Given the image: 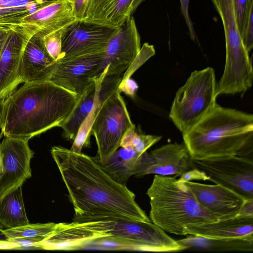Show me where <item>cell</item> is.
<instances>
[{"instance_id":"cell-1","label":"cell","mask_w":253,"mask_h":253,"mask_svg":"<svg viewBox=\"0 0 253 253\" xmlns=\"http://www.w3.org/2000/svg\"><path fill=\"white\" fill-rule=\"evenodd\" d=\"M50 152L73 206V221H151L134 194L115 181L95 157L60 146L52 147Z\"/></svg>"},{"instance_id":"cell-2","label":"cell","mask_w":253,"mask_h":253,"mask_svg":"<svg viewBox=\"0 0 253 253\" xmlns=\"http://www.w3.org/2000/svg\"><path fill=\"white\" fill-rule=\"evenodd\" d=\"M79 98L50 81L24 83L3 100L1 135L29 140L60 127Z\"/></svg>"},{"instance_id":"cell-3","label":"cell","mask_w":253,"mask_h":253,"mask_svg":"<svg viewBox=\"0 0 253 253\" xmlns=\"http://www.w3.org/2000/svg\"><path fill=\"white\" fill-rule=\"evenodd\" d=\"M192 160L240 157L253 160V116L217 103L182 134Z\"/></svg>"},{"instance_id":"cell-4","label":"cell","mask_w":253,"mask_h":253,"mask_svg":"<svg viewBox=\"0 0 253 253\" xmlns=\"http://www.w3.org/2000/svg\"><path fill=\"white\" fill-rule=\"evenodd\" d=\"M176 176L155 175L147 191L151 221L167 232L183 235L187 227L218 221Z\"/></svg>"},{"instance_id":"cell-5","label":"cell","mask_w":253,"mask_h":253,"mask_svg":"<svg viewBox=\"0 0 253 253\" xmlns=\"http://www.w3.org/2000/svg\"><path fill=\"white\" fill-rule=\"evenodd\" d=\"M214 69L207 67L192 72L176 91L169 118L182 134L192 128L216 104Z\"/></svg>"},{"instance_id":"cell-6","label":"cell","mask_w":253,"mask_h":253,"mask_svg":"<svg viewBox=\"0 0 253 253\" xmlns=\"http://www.w3.org/2000/svg\"><path fill=\"white\" fill-rule=\"evenodd\" d=\"M211 0L222 21L226 44L225 68L217 86L229 93L246 91L252 85L253 69L238 30L232 0Z\"/></svg>"},{"instance_id":"cell-7","label":"cell","mask_w":253,"mask_h":253,"mask_svg":"<svg viewBox=\"0 0 253 253\" xmlns=\"http://www.w3.org/2000/svg\"><path fill=\"white\" fill-rule=\"evenodd\" d=\"M134 127L125 102L117 90L100 104L92 126L91 133L97 146V161L106 163L120 147L125 133Z\"/></svg>"},{"instance_id":"cell-8","label":"cell","mask_w":253,"mask_h":253,"mask_svg":"<svg viewBox=\"0 0 253 253\" xmlns=\"http://www.w3.org/2000/svg\"><path fill=\"white\" fill-rule=\"evenodd\" d=\"M104 225L110 235L106 239L121 241L130 251L172 252L188 249L152 221L106 219Z\"/></svg>"},{"instance_id":"cell-9","label":"cell","mask_w":253,"mask_h":253,"mask_svg":"<svg viewBox=\"0 0 253 253\" xmlns=\"http://www.w3.org/2000/svg\"><path fill=\"white\" fill-rule=\"evenodd\" d=\"M194 169L215 184L226 187L247 200L253 199V161L240 157L192 160Z\"/></svg>"},{"instance_id":"cell-10","label":"cell","mask_w":253,"mask_h":253,"mask_svg":"<svg viewBox=\"0 0 253 253\" xmlns=\"http://www.w3.org/2000/svg\"><path fill=\"white\" fill-rule=\"evenodd\" d=\"M29 140L4 136L0 143L2 172L0 177V199L14 191L32 176L30 166L34 152Z\"/></svg>"},{"instance_id":"cell-11","label":"cell","mask_w":253,"mask_h":253,"mask_svg":"<svg viewBox=\"0 0 253 253\" xmlns=\"http://www.w3.org/2000/svg\"><path fill=\"white\" fill-rule=\"evenodd\" d=\"M104 52L57 60L48 81L79 98L95 82Z\"/></svg>"},{"instance_id":"cell-12","label":"cell","mask_w":253,"mask_h":253,"mask_svg":"<svg viewBox=\"0 0 253 253\" xmlns=\"http://www.w3.org/2000/svg\"><path fill=\"white\" fill-rule=\"evenodd\" d=\"M140 37L134 18L131 16L118 28L109 41L96 78L104 70L105 77L121 75L131 65L140 51Z\"/></svg>"},{"instance_id":"cell-13","label":"cell","mask_w":253,"mask_h":253,"mask_svg":"<svg viewBox=\"0 0 253 253\" xmlns=\"http://www.w3.org/2000/svg\"><path fill=\"white\" fill-rule=\"evenodd\" d=\"M118 28L75 21L65 29L63 34L59 59L105 51Z\"/></svg>"},{"instance_id":"cell-14","label":"cell","mask_w":253,"mask_h":253,"mask_svg":"<svg viewBox=\"0 0 253 253\" xmlns=\"http://www.w3.org/2000/svg\"><path fill=\"white\" fill-rule=\"evenodd\" d=\"M36 33L31 28L11 25L0 56V99L4 100L21 84L19 71L23 51Z\"/></svg>"},{"instance_id":"cell-15","label":"cell","mask_w":253,"mask_h":253,"mask_svg":"<svg viewBox=\"0 0 253 253\" xmlns=\"http://www.w3.org/2000/svg\"><path fill=\"white\" fill-rule=\"evenodd\" d=\"M194 169L187 148L183 143H169L141 155L137 177L155 174L180 177Z\"/></svg>"},{"instance_id":"cell-16","label":"cell","mask_w":253,"mask_h":253,"mask_svg":"<svg viewBox=\"0 0 253 253\" xmlns=\"http://www.w3.org/2000/svg\"><path fill=\"white\" fill-rule=\"evenodd\" d=\"M184 182L200 204L212 213L218 221L238 216L248 200L234 191L220 184L209 185L191 181Z\"/></svg>"},{"instance_id":"cell-17","label":"cell","mask_w":253,"mask_h":253,"mask_svg":"<svg viewBox=\"0 0 253 253\" xmlns=\"http://www.w3.org/2000/svg\"><path fill=\"white\" fill-rule=\"evenodd\" d=\"M211 241H244L253 243V216L234 218L186 227L183 235Z\"/></svg>"},{"instance_id":"cell-18","label":"cell","mask_w":253,"mask_h":253,"mask_svg":"<svg viewBox=\"0 0 253 253\" xmlns=\"http://www.w3.org/2000/svg\"><path fill=\"white\" fill-rule=\"evenodd\" d=\"M46 50L43 36L36 32L24 48L19 71L21 83L48 81L55 64Z\"/></svg>"},{"instance_id":"cell-19","label":"cell","mask_w":253,"mask_h":253,"mask_svg":"<svg viewBox=\"0 0 253 253\" xmlns=\"http://www.w3.org/2000/svg\"><path fill=\"white\" fill-rule=\"evenodd\" d=\"M71 0H58L25 17L21 25L43 37L67 27L76 21Z\"/></svg>"},{"instance_id":"cell-20","label":"cell","mask_w":253,"mask_h":253,"mask_svg":"<svg viewBox=\"0 0 253 253\" xmlns=\"http://www.w3.org/2000/svg\"><path fill=\"white\" fill-rule=\"evenodd\" d=\"M134 0H90L83 21L118 28L133 13Z\"/></svg>"},{"instance_id":"cell-21","label":"cell","mask_w":253,"mask_h":253,"mask_svg":"<svg viewBox=\"0 0 253 253\" xmlns=\"http://www.w3.org/2000/svg\"><path fill=\"white\" fill-rule=\"evenodd\" d=\"M106 71L95 79V82L81 95L73 112L68 119L60 126L63 130V135L69 140L75 139L79 127L93 108L99 97L101 83L105 77Z\"/></svg>"},{"instance_id":"cell-22","label":"cell","mask_w":253,"mask_h":253,"mask_svg":"<svg viewBox=\"0 0 253 253\" xmlns=\"http://www.w3.org/2000/svg\"><path fill=\"white\" fill-rule=\"evenodd\" d=\"M141 155L133 149L121 147L111 155L106 163L100 164L115 181L126 185L132 175L137 174Z\"/></svg>"},{"instance_id":"cell-23","label":"cell","mask_w":253,"mask_h":253,"mask_svg":"<svg viewBox=\"0 0 253 253\" xmlns=\"http://www.w3.org/2000/svg\"><path fill=\"white\" fill-rule=\"evenodd\" d=\"M58 0H0V25H21L25 17Z\"/></svg>"},{"instance_id":"cell-24","label":"cell","mask_w":253,"mask_h":253,"mask_svg":"<svg viewBox=\"0 0 253 253\" xmlns=\"http://www.w3.org/2000/svg\"><path fill=\"white\" fill-rule=\"evenodd\" d=\"M29 223L20 186L0 199V226L10 228Z\"/></svg>"},{"instance_id":"cell-25","label":"cell","mask_w":253,"mask_h":253,"mask_svg":"<svg viewBox=\"0 0 253 253\" xmlns=\"http://www.w3.org/2000/svg\"><path fill=\"white\" fill-rule=\"evenodd\" d=\"M56 224V223L53 222L35 224L29 223L13 228H1L0 229V233L8 240L33 238L43 241L52 233Z\"/></svg>"},{"instance_id":"cell-26","label":"cell","mask_w":253,"mask_h":253,"mask_svg":"<svg viewBox=\"0 0 253 253\" xmlns=\"http://www.w3.org/2000/svg\"><path fill=\"white\" fill-rule=\"evenodd\" d=\"M103 100L99 94V99L96 102L93 108L89 113L79 127L72 147L70 149L71 151L75 153H81L82 148L84 146H89L91 129L95 114L98 107Z\"/></svg>"},{"instance_id":"cell-27","label":"cell","mask_w":253,"mask_h":253,"mask_svg":"<svg viewBox=\"0 0 253 253\" xmlns=\"http://www.w3.org/2000/svg\"><path fill=\"white\" fill-rule=\"evenodd\" d=\"M232 3L238 30L242 39L251 10L253 8V0H232Z\"/></svg>"},{"instance_id":"cell-28","label":"cell","mask_w":253,"mask_h":253,"mask_svg":"<svg viewBox=\"0 0 253 253\" xmlns=\"http://www.w3.org/2000/svg\"><path fill=\"white\" fill-rule=\"evenodd\" d=\"M66 28L60 29L43 37V42L46 50L50 56L56 61L58 60L60 57L62 38Z\"/></svg>"},{"instance_id":"cell-29","label":"cell","mask_w":253,"mask_h":253,"mask_svg":"<svg viewBox=\"0 0 253 253\" xmlns=\"http://www.w3.org/2000/svg\"><path fill=\"white\" fill-rule=\"evenodd\" d=\"M161 138V136L145 134L137 132L132 141L130 148L139 154L142 155Z\"/></svg>"},{"instance_id":"cell-30","label":"cell","mask_w":253,"mask_h":253,"mask_svg":"<svg viewBox=\"0 0 253 253\" xmlns=\"http://www.w3.org/2000/svg\"><path fill=\"white\" fill-rule=\"evenodd\" d=\"M155 54V50L153 45L148 43H145L141 47L140 51L131 65L126 70V74L122 77V79L130 78L133 72L142 64L145 63L148 59Z\"/></svg>"},{"instance_id":"cell-31","label":"cell","mask_w":253,"mask_h":253,"mask_svg":"<svg viewBox=\"0 0 253 253\" xmlns=\"http://www.w3.org/2000/svg\"><path fill=\"white\" fill-rule=\"evenodd\" d=\"M242 41L247 51L249 53L253 47V8L251 10Z\"/></svg>"},{"instance_id":"cell-32","label":"cell","mask_w":253,"mask_h":253,"mask_svg":"<svg viewBox=\"0 0 253 253\" xmlns=\"http://www.w3.org/2000/svg\"><path fill=\"white\" fill-rule=\"evenodd\" d=\"M138 88L137 84L130 78H127L122 79L117 89L119 93L123 92L129 97L134 98Z\"/></svg>"},{"instance_id":"cell-33","label":"cell","mask_w":253,"mask_h":253,"mask_svg":"<svg viewBox=\"0 0 253 253\" xmlns=\"http://www.w3.org/2000/svg\"><path fill=\"white\" fill-rule=\"evenodd\" d=\"M74 16L77 21H83L90 0H71Z\"/></svg>"},{"instance_id":"cell-34","label":"cell","mask_w":253,"mask_h":253,"mask_svg":"<svg viewBox=\"0 0 253 253\" xmlns=\"http://www.w3.org/2000/svg\"><path fill=\"white\" fill-rule=\"evenodd\" d=\"M189 0H180L181 10L185 22L188 28L190 37L193 41H195L197 37L193 23L189 14Z\"/></svg>"},{"instance_id":"cell-35","label":"cell","mask_w":253,"mask_h":253,"mask_svg":"<svg viewBox=\"0 0 253 253\" xmlns=\"http://www.w3.org/2000/svg\"><path fill=\"white\" fill-rule=\"evenodd\" d=\"M238 215L253 216V199L246 201L241 208Z\"/></svg>"},{"instance_id":"cell-36","label":"cell","mask_w":253,"mask_h":253,"mask_svg":"<svg viewBox=\"0 0 253 253\" xmlns=\"http://www.w3.org/2000/svg\"><path fill=\"white\" fill-rule=\"evenodd\" d=\"M10 26L0 25V56L8 35Z\"/></svg>"},{"instance_id":"cell-37","label":"cell","mask_w":253,"mask_h":253,"mask_svg":"<svg viewBox=\"0 0 253 253\" xmlns=\"http://www.w3.org/2000/svg\"><path fill=\"white\" fill-rule=\"evenodd\" d=\"M0 250H21V247L13 241L0 240Z\"/></svg>"},{"instance_id":"cell-38","label":"cell","mask_w":253,"mask_h":253,"mask_svg":"<svg viewBox=\"0 0 253 253\" xmlns=\"http://www.w3.org/2000/svg\"><path fill=\"white\" fill-rule=\"evenodd\" d=\"M144 0H134L133 3L132 12L133 13L138 6L144 1Z\"/></svg>"},{"instance_id":"cell-39","label":"cell","mask_w":253,"mask_h":253,"mask_svg":"<svg viewBox=\"0 0 253 253\" xmlns=\"http://www.w3.org/2000/svg\"><path fill=\"white\" fill-rule=\"evenodd\" d=\"M3 100H4L0 99V119H1V115ZM1 172H2V168H1V161H0V174H1Z\"/></svg>"},{"instance_id":"cell-40","label":"cell","mask_w":253,"mask_h":253,"mask_svg":"<svg viewBox=\"0 0 253 253\" xmlns=\"http://www.w3.org/2000/svg\"><path fill=\"white\" fill-rule=\"evenodd\" d=\"M1 228V226H0V229Z\"/></svg>"},{"instance_id":"cell-41","label":"cell","mask_w":253,"mask_h":253,"mask_svg":"<svg viewBox=\"0 0 253 253\" xmlns=\"http://www.w3.org/2000/svg\"><path fill=\"white\" fill-rule=\"evenodd\" d=\"M0 175H1V174H0Z\"/></svg>"}]
</instances>
